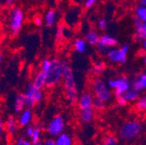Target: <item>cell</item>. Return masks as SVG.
<instances>
[{"mask_svg":"<svg viewBox=\"0 0 146 145\" xmlns=\"http://www.w3.org/2000/svg\"><path fill=\"white\" fill-rule=\"evenodd\" d=\"M143 62L144 65H146V53L144 54L143 57Z\"/></svg>","mask_w":146,"mask_h":145,"instance_id":"obj_45","label":"cell"},{"mask_svg":"<svg viewBox=\"0 0 146 145\" xmlns=\"http://www.w3.org/2000/svg\"><path fill=\"white\" fill-rule=\"evenodd\" d=\"M122 97L127 102V103L129 104L130 103H135L138 99V97H140V92L135 88L131 87L129 90H127Z\"/></svg>","mask_w":146,"mask_h":145,"instance_id":"obj_22","label":"cell"},{"mask_svg":"<svg viewBox=\"0 0 146 145\" xmlns=\"http://www.w3.org/2000/svg\"><path fill=\"white\" fill-rule=\"evenodd\" d=\"M18 127L19 126H18L17 120L14 117L11 116L6 119V121H5V130L9 135L15 136L17 132Z\"/></svg>","mask_w":146,"mask_h":145,"instance_id":"obj_17","label":"cell"},{"mask_svg":"<svg viewBox=\"0 0 146 145\" xmlns=\"http://www.w3.org/2000/svg\"><path fill=\"white\" fill-rule=\"evenodd\" d=\"M135 26V39L137 42H142L146 38V23H143L134 17Z\"/></svg>","mask_w":146,"mask_h":145,"instance_id":"obj_13","label":"cell"},{"mask_svg":"<svg viewBox=\"0 0 146 145\" xmlns=\"http://www.w3.org/2000/svg\"><path fill=\"white\" fill-rule=\"evenodd\" d=\"M107 25H108V23H107V20H106L105 19H101L98 22V29L101 30H104L107 28Z\"/></svg>","mask_w":146,"mask_h":145,"instance_id":"obj_32","label":"cell"},{"mask_svg":"<svg viewBox=\"0 0 146 145\" xmlns=\"http://www.w3.org/2000/svg\"><path fill=\"white\" fill-rule=\"evenodd\" d=\"M101 145H119V140L115 134L109 133L103 137Z\"/></svg>","mask_w":146,"mask_h":145,"instance_id":"obj_24","label":"cell"},{"mask_svg":"<svg viewBox=\"0 0 146 145\" xmlns=\"http://www.w3.org/2000/svg\"><path fill=\"white\" fill-rule=\"evenodd\" d=\"M5 132V122L3 117L0 116V139H1Z\"/></svg>","mask_w":146,"mask_h":145,"instance_id":"obj_31","label":"cell"},{"mask_svg":"<svg viewBox=\"0 0 146 145\" xmlns=\"http://www.w3.org/2000/svg\"><path fill=\"white\" fill-rule=\"evenodd\" d=\"M35 126L36 125H33V124H31L29 126H27L25 128V135L28 136V137H31L35 130Z\"/></svg>","mask_w":146,"mask_h":145,"instance_id":"obj_34","label":"cell"},{"mask_svg":"<svg viewBox=\"0 0 146 145\" xmlns=\"http://www.w3.org/2000/svg\"><path fill=\"white\" fill-rule=\"evenodd\" d=\"M26 138L23 136H18L16 141L14 142V144L13 145H24L25 144V142Z\"/></svg>","mask_w":146,"mask_h":145,"instance_id":"obj_36","label":"cell"},{"mask_svg":"<svg viewBox=\"0 0 146 145\" xmlns=\"http://www.w3.org/2000/svg\"><path fill=\"white\" fill-rule=\"evenodd\" d=\"M135 17L143 23H146V6L137 5L135 10Z\"/></svg>","mask_w":146,"mask_h":145,"instance_id":"obj_28","label":"cell"},{"mask_svg":"<svg viewBox=\"0 0 146 145\" xmlns=\"http://www.w3.org/2000/svg\"><path fill=\"white\" fill-rule=\"evenodd\" d=\"M44 23L47 27H53L57 23V12L52 9H49L44 14Z\"/></svg>","mask_w":146,"mask_h":145,"instance_id":"obj_20","label":"cell"},{"mask_svg":"<svg viewBox=\"0 0 146 145\" xmlns=\"http://www.w3.org/2000/svg\"><path fill=\"white\" fill-rule=\"evenodd\" d=\"M13 108H14L15 112L17 113V114H19L20 112H22L26 108L25 100V97H24L23 93H18V94L16 95V97L14 98Z\"/></svg>","mask_w":146,"mask_h":145,"instance_id":"obj_18","label":"cell"},{"mask_svg":"<svg viewBox=\"0 0 146 145\" xmlns=\"http://www.w3.org/2000/svg\"><path fill=\"white\" fill-rule=\"evenodd\" d=\"M117 44V40L113 36H111L109 34H103L100 37V40L97 47L101 54H105L106 55L107 52L111 49L115 48Z\"/></svg>","mask_w":146,"mask_h":145,"instance_id":"obj_10","label":"cell"},{"mask_svg":"<svg viewBox=\"0 0 146 145\" xmlns=\"http://www.w3.org/2000/svg\"><path fill=\"white\" fill-rule=\"evenodd\" d=\"M25 23V13L19 7H13L9 15L8 30L13 37L17 36L21 31Z\"/></svg>","mask_w":146,"mask_h":145,"instance_id":"obj_5","label":"cell"},{"mask_svg":"<svg viewBox=\"0 0 146 145\" xmlns=\"http://www.w3.org/2000/svg\"><path fill=\"white\" fill-rule=\"evenodd\" d=\"M24 145H33V143L31 142V140L26 139V140H25V144H24Z\"/></svg>","mask_w":146,"mask_h":145,"instance_id":"obj_42","label":"cell"},{"mask_svg":"<svg viewBox=\"0 0 146 145\" xmlns=\"http://www.w3.org/2000/svg\"><path fill=\"white\" fill-rule=\"evenodd\" d=\"M139 3L143 6H146V0H139Z\"/></svg>","mask_w":146,"mask_h":145,"instance_id":"obj_43","label":"cell"},{"mask_svg":"<svg viewBox=\"0 0 146 145\" xmlns=\"http://www.w3.org/2000/svg\"><path fill=\"white\" fill-rule=\"evenodd\" d=\"M64 73V61L58 58L52 59V66L46 74V88L52 89L62 83Z\"/></svg>","mask_w":146,"mask_h":145,"instance_id":"obj_4","label":"cell"},{"mask_svg":"<svg viewBox=\"0 0 146 145\" xmlns=\"http://www.w3.org/2000/svg\"><path fill=\"white\" fill-rule=\"evenodd\" d=\"M33 111L31 109L25 108V110L18 114L17 117V123L18 126L21 127V128H26L27 126L31 125L32 121H33Z\"/></svg>","mask_w":146,"mask_h":145,"instance_id":"obj_11","label":"cell"},{"mask_svg":"<svg viewBox=\"0 0 146 145\" xmlns=\"http://www.w3.org/2000/svg\"><path fill=\"white\" fill-rule=\"evenodd\" d=\"M129 50L130 46L128 44H123L120 48H112L106 54L107 59L113 64H123L127 62Z\"/></svg>","mask_w":146,"mask_h":145,"instance_id":"obj_9","label":"cell"},{"mask_svg":"<svg viewBox=\"0 0 146 145\" xmlns=\"http://www.w3.org/2000/svg\"><path fill=\"white\" fill-rule=\"evenodd\" d=\"M42 145H56V142H55V138L53 137H46L42 141Z\"/></svg>","mask_w":146,"mask_h":145,"instance_id":"obj_33","label":"cell"},{"mask_svg":"<svg viewBox=\"0 0 146 145\" xmlns=\"http://www.w3.org/2000/svg\"><path fill=\"white\" fill-rule=\"evenodd\" d=\"M64 28L63 26H60L58 30V34H57V38L58 40H61L64 37Z\"/></svg>","mask_w":146,"mask_h":145,"instance_id":"obj_37","label":"cell"},{"mask_svg":"<svg viewBox=\"0 0 146 145\" xmlns=\"http://www.w3.org/2000/svg\"><path fill=\"white\" fill-rule=\"evenodd\" d=\"M93 101L94 96L92 95V93L89 91H84L79 95L77 104L79 110H84V109L92 108Z\"/></svg>","mask_w":146,"mask_h":145,"instance_id":"obj_12","label":"cell"},{"mask_svg":"<svg viewBox=\"0 0 146 145\" xmlns=\"http://www.w3.org/2000/svg\"><path fill=\"white\" fill-rule=\"evenodd\" d=\"M42 134H43V126L38 124V125H36L35 126V130L32 134V136L30 137L31 142L33 144L35 143H38V142H42L41 140V136H42Z\"/></svg>","mask_w":146,"mask_h":145,"instance_id":"obj_27","label":"cell"},{"mask_svg":"<svg viewBox=\"0 0 146 145\" xmlns=\"http://www.w3.org/2000/svg\"><path fill=\"white\" fill-rule=\"evenodd\" d=\"M135 109L139 113H146V92L135 102Z\"/></svg>","mask_w":146,"mask_h":145,"instance_id":"obj_25","label":"cell"},{"mask_svg":"<svg viewBox=\"0 0 146 145\" xmlns=\"http://www.w3.org/2000/svg\"><path fill=\"white\" fill-rule=\"evenodd\" d=\"M5 4L8 7H13L15 5V0H5Z\"/></svg>","mask_w":146,"mask_h":145,"instance_id":"obj_40","label":"cell"},{"mask_svg":"<svg viewBox=\"0 0 146 145\" xmlns=\"http://www.w3.org/2000/svg\"><path fill=\"white\" fill-rule=\"evenodd\" d=\"M24 97L25 100V105L28 109H32L39 103L42 102L44 93L42 89H38L33 85L31 82H29L24 91Z\"/></svg>","mask_w":146,"mask_h":145,"instance_id":"obj_6","label":"cell"},{"mask_svg":"<svg viewBox=\"0 0 146 145\" xmlns=\"http://www.w3.org/2000/svg\"><path fill=\"white\" fill-rule=\"evenodd\" d=\"M106 107V103H104V101L98 99V98H96L94 97V101H93V105H92V108L94 109L95 111H98V112H101L103 111Z\"/></svg>","mask_w":146,"mask_h":145,"instance_id":"obj_30","label":"cell"},{"mask_svg":"<svg viewBox=\"0 0 146 145\" xmlns=\"http://www.w3.org/2000/svg\"><path fill=\"white\" fill-rule=\"evenodd\" d=\"M90 89L94 97L98 98L106 103L112 98L113 93L111 88L109 87L108 83L100 77H96L92 79L90 83Z\"/></svg>","mask_w":146,"mask_h":145,"instance_id":"obj_3","label":"cell"},{"mask_svg":"<svg viewBox=\"0 0 146 145\" xmlns=\"http://www.w3.org/2000/svg\"><path fill=\"white\" fill-rule=\"evenodd\" d=\"M106 70V64L105 62L99 60L94 63L93 66H92V73L96 76V77H99L100 75H102L104 70Z\"/></svg>","mask_w":146,"mask_h":145,"instance_id":"obj_26","label":"cell"},{"mask_svg":"<svg viewBox=\"0 0 146 145\" xmlns=\"http://www.w3.org/2000/svg\"><path fill=\"white\" fill-rule=\"evenodd\" d=\"M95 111L93 108L84 109V110H79L78 112V118L81 123L83 124H89L92 122L95 118Z\"/></svg>","mask_w":146,"mask_h":145,"instance_id":"obj_14","label":"cell"},{"mask_svg":"<svg viewBox=\"0 0 146 145\" xmlns=\"http://www.w3.org/2000/svg\"><path fill=\"white\" fill-rule=\"evenodd\" d=\"M132 87L139 92L146 90V71L138 74L132 81Z\"/></svg>","mask_w":146,"mask_h":145,"instance_id":"obj_15","label":"cell"},{"mask_svg":"<svg viewBox=\"0 0 146 145\" xmlns=\"http://www.w3.org/2000/svg\"><path fill=\"white\" fill-rule=\"evenodd\" d=\"M143 130V123L137 119H129L125 121L119 128V137L126 142H131L137 139Z\"/></svg>","mask_w":146,"mask_h":145,"instance_id":"obj_2","label":"cell"},{"mask_svg":"<svg viewBox=\"0 0 146 145\" xmlns=\"http://www.w3.org/2000/svg\"><path fill=\"white\" fill-rule=\"evenodd\" d=\"M33 145H42V142H38V143H35V144H33Z\"/></svg>","mask_w":146,"mask_h":145,"instance_id":"obj_46","label":"cell"},{"mask_svg":"<svg viewBox=\"0 0 146 145\" xmlns=\"http://www.w3.org/2000/svg\"><path fill=\"white\" fill-rule=\"evenodd\" d=\"M108 85L116 97H122L132 87V83L126 77H117L108 80Z\"/></svg>","mask_w":146,"mask_h":145,"instance_id":"obj_8","label":"cell"},{"mask_svg":"<svg viewBox=\"0 0 146 145\" xmlns=\"http://www.w3.org/2000/svg\"><path fill=\"white\" fill-rule=\"evenodd\" d=\"M56 145H74V139L71 134L68 132H64L55 138Z\"/></svg>","mask_w":146,"mask_h":145,"instance_id":"obj_19","label":"cell"},{"mask_svg":"<svg viewBox=\"0 0 146 145\" xmlns=\"http://www.w3.org/2000/svg\"><path fill=\"white\" fill-rule=\"evenodd\" d=\"M52 66V59L51 58H44L41 62H40V64H39V70L41 71H43L44 73L47 74L49 70H50Z\"/></svg>","mask_w":146,"mask_h":145,"instance_id":"obj_29","label":"cell"},{"mask_svg":"<svg viewBox=\"0 0 146 145\" xmlns=\"http://www.w3.org/2000/svg\"><path fill=\"white\" fill-rule=\"evenodd\" d=\"M97 1H98V0H85V1H84V6L86 8H90L96 4Z\"/></svg>","mask_w":146,"mask_h":145,"instance_id":"obj_39","label":"cell"},{"mask_svg":"<svg viewBox=\"0 0 146 145\" xmlns=\"http://www.w3.org/2000/svg\"><path fill=\"white\" fill-rule=\"evenodd\" d=\"M87 42L85 39L78 38L75 39L74 43H73V48H74L75 51H77L79 54H83L87 50Z\"/></svg>","mask_w":146,"mask_h":145,"instance_id":"obj_23","label":"cell"},{"mask_svg":"<svg viewBox=\"0 0 146 145\" xmlns=\"http://www.w3.org/2000/svg\"><path fill=\"white\" fill-rule=\"evenodd\" d=\"M142 46H143V49L146 50V38L142 41Z\"/></svg>","mask_w":146,"mask_h":145,"instance_id":"obj_41","label":"cell"},{"mask_svg":"<svg viewBox=\"0 0 146 145\" xmlns=\"http://www.w3.org/2000/svg\"><path fill=\"white\" fill-rule=\"evenodd\" d=\"M63 90L64 98L70 105L77 104L79 97V91L76 77L71 66L66 61H64V73H63Z\"/></svg>","mask_w":146,"mask_h":145,"instance_id":"obj_1","label":"cell"},{"mask_svg":"<svg viewBox=\"0 0 146 145\" xmlns=\"http://www.w3.org/2000/svg\"><path fill=\"white\" fill-rule=\"evenodd\" d=\"M66 128V121L64 116L58 114L55 115L46 124L45 131L49 136L56 138L60 134L64 133Z\"/></svg>","mask_w":146,"mask_h":145,"instance_id":"obj_7","label":"cell"},{"mask_svg":"<svg viewBox=\"0 0 146 145\" xmlns=\"http://www.w3.org/2000/svg\"><path fill=\"white\" fill-rule=\"evenodd\" d=\"M33 22L36 26H41L42 24L44 23V19H42V17L38 15V16H35L34 19H33Z\"/></svg>","mask_w":146,"mask_h":145,"instance_id":"obj_35","label":"cell"},{"mask_svg":"<svg viewBox=\"0 0 146 145\" xmlns=\"http://www.w3.org/2000/svg\"><path fill=\"white\" fill-rule=\"evenodd\" d=\"M100 37L101 36L97 30H90L85 35V41L87 42L88 44H90L92 46H97L99 43Z\"/></svg>","mask_w":146,"mask_h":145,"instance_id":"obj_21","label":"cell"},{"mask_svg":"<svg viewBox=\"0 0 146 145\" xmlns=\"http://www.w3.org/2000/svg\"><path fill=\"white\" fill-rule=\"evenodd\" d=\"M117 104L120 107H124L126 106L128 103L123 98V97H117Z\"/></svg>","mask_w":146,"mask_h":145,"instance_id":"obj_38","label":"cell"},{"mask_svg":"<svg viewBox=\"0 0 146 145\" xmlns=\"http://www.w3.org/2000/svg\"><path fill=\"white\" fill-rule=\"evenodd\" d=\"M31 83L33 85L38 89H44L46 87V74L38 70L33 76Z\"/></svg>","mask_w":146,"mask_h":145,"instance_id":"obj_16","label":"cell"},{"mask_svg":"<svg viewBox=\"0 0 146 145\" xmlns=\"http://www.w3.org/2000/svg\"><path fill=\"white\" fill-rule=\"evenodd\" d=\"M3 54L0 53V68H1V65H2V63H3Z\"/></svg>","mask_w":146,"mask_h":145,"instance_id":"obj_44","label":"cell"}]
</instances>
